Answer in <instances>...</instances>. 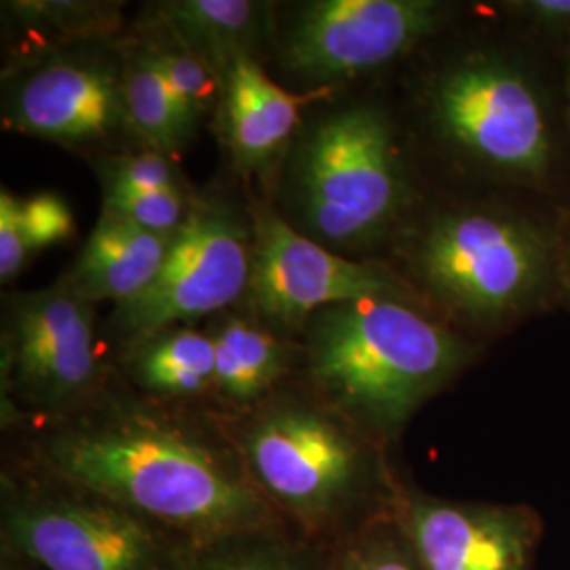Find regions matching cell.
I'll use <instances>...</instances> for the list:
<instances>
[{
    "mask_svg": "<svg viewBox=\"0 0 570 570\" xmlns=\"http://www.w3.org/2000/svg\"><path fill=\"white\" fill-rule=\"evenodd\" d=\"M327 570H423L395 510L383 511L330 550Z\"/></svg>",
    "mask_w": 570,
    "mask_h": 570,
    "instance_id": "21",
    "label": "cell"
},
{
    "mask_svg": "<svg viewBox=\"0 0 570 570\" xmlns=\"http://www.w3.org/2000/svg\"><path fill=\"white\" fill-rule=\"evenodd\" d=\"M428 115L454 153L513 180H537L551 164L548 106L529 75L497 53H469L431 82Z\"/></svg>",
    "mask_w": 570,
    "mask_h": 570,
    "instance_id": "7",
    "label": "cell"
},
{
    "mask_svg": "<svg viewBox=\"0 0 570 570\" xmlns=\"http://www.w3.org/2000/svg\"><path fill=\"white\" fill-rule=\"evenodd\" d=\"M94 400L42 438L45 471L188 541L282 522L230 440L138 402Z\"/></svg>",
    "mask_w": 570,
    "mask_h": 570,
    "instance_id": "1",
    "label": "cell"
},
{
    "mask_svg": "<svg viewBox=\"0 0 570 570\" xmlns=\"http://www.w3.org/2000/svg\"><path fill=\"white\" fill-rule=\"evenodd\" d=\"M104 188L131 190H171L180 188V178L171 159L155 150L106 157L100 165Z\"/></svg>",
    "mask_w": 570,
    "mask_h": 570,
    "instance_id": "25",
    "label": "cell"
},
{
    "mask_svg": "<svg viewBox=\"0 0 570 570\" xmlns=\"http://www.w3.org/2000/svg\"><path fill=\"white\" fill-rule=\"evenodd\" d=\"M429 0H315L285 32V70L313 87L355 79L406 56L440 26Z\"/></svg>",
    "mask_w": 570,
    "mask_h": 570,
    "instance_id": "11",
    "label": "cell"
},
{
    "mask_svg": "<svg viewBox=\"0 0 570 570\" xmlns=\"http://www.w3.org/2000/svg\"><path fill=\"white\" fill-rule=\"evenodd\" d=\"M127 370L150 395L197 397L216 385V343L212 334L171 327L131 346Z\"/></svg>",
    "mask_w": 570,
    "mask_h": 570,
    "instance_id": "19",
    "label": "cell"
},
{
    "mask_svg": "<svg viewBox=\"0 0 570 570\" xmlns=\"http://www.w3.org/2000/svg\"><path fill=\"white\" fill-rule=\"evenodd\" d=\"M567 285L570 287V261L569 265H567Z\"/></svg>",
    "mask_w": 570,
    "mask_h": 570,
    "instance_id": "29",
    "label": "cell"
},
{
    "mask_svg": "<svg viewBox=\"0 0 570 570\" xmlns=\"http://www.w3.org/2000/svg\"><path fill=\"white\" fill-rule=\"evenodd\" d=\"M407 197L393 122L376 106L353 104L330 112L294 148V228L336 254L383 239Z\"/></svg>",
    "mask_w": 570,
    "mask_h": 570,
    "instance_id": "4",
    "label": "cell"
},
{
    "mask_svg": "<svg viewBox=\"0 0 570 570\" xmlns=\"http://www.w3.org/2000/svg\"><path fill=\"white\" fill-rule=\"evenodd\" d=\"M330 550L279 522L193 541L176 570H327Z\"/></svg>",
    "mask_w": 570,
    "mask_h": 570,
    "instance_id": "18",
    "label": "cell"
},
{
    "mask_svg": "<svg viewBox=\"0 0 570 570\" xmlns=\"http://www.w3.org/2000/svg\"><path fill=\"white\" fill-rule=\"evenodd\" d=\"M216 343V393L242 412L261 406L289 364V346L277 332L228 315L212 334Z\"/></svg>",
    "mask_w": 570,
    "mask_h": 570,
    "instance_id": "17",
    "label": "cell"
},
{
    "mask_svg": "<svg viewBox=\"0 0 570 570\" xmlns=\"http://www.w3.org/2000/svg\"><path fill=\"white\" fill-rule=\"evenodd\" d=\"M146 49L164 75L171 98L178 106L186 134L193 136L199 121L220 102L218 75L190 49H186L174 35L171 41L165 45H150Z\"/></svg>",
    "mask_w": 570,
    "mask_h": 570,
    "instance_id": "22",
    "label": "cell"
},
{
    "mask_svg": "<svg viewBox=\"0 0 570 570\" xmlns=\"http://www.w3.org/2000/svg\"><path fill=\"white\" fill-rule=\"evenodd\" d=\"M2 119L7 129L51 142H104L129 129L122 68L87 51L45 56L13 77Z\"/></svg>",
    "mask_w": 570,
    "mask_h": 570,
    "instance_id": "12",
    "label": "cell"
},
{
    "mask_svg": "<svg viewBox=\"0 0 570 570\" xmlns=\"http://www.w3.org/2000/svg\"><path fill=\"white\" fill-rule=\"evenodd\" d=\"M254 252L247 301L268 326L303 332L322 308L372 296L407 298L385 268L348 261L315 244L268 207L254 209Z\"/></svg>",
    "mask_w": 570,
    "mask_h": 570,
    "instance_id": "10",
    "label": "cell"
},
{
    "mask_svg": "<svg viewBox=\"0 0 570 570\" xmlns=\"http://www.w3.org/2000/svg\"><path fill=\"white\" fill-rule=\"evenodd\" d=\"M174 237L148 233L102 212L66 282L89 305L129 303L159 277Z\"/></svg>",
    "mask_w": 570,
    "mask_h": 570,
    "instance_id": "15",
    "label": "cell"
},
{
    "mask_svg": "<svg viewBox=\"0 0 570 570\" xmlns=\"http://www.w3.org/2000/svg\"><path fill=\"white\" fill-rule=\"evenodd\" d=\"M423 570H532L541 520L524 505L400 490L393 503Z\"/></svg>",
    "mask_w": 570,
    "mask_h": 570,
    "instance_id": "13",
    "label": "cell"
},
{
    "mask_svg": "<svg viewBox=\"0 0 570 570\" xmlns=\"http://www.w3.org/2000/svg\"><path fill=\"white\" fill-rule=\"evenodd\" d=\"M252 252V225L230 205L195 199L159 277L134 301L115 306L112 330L131 348L233 305L247 292Z\"/></svg>",
    "mask_w": 570,
    "mask_h": 570,
    "instance_id": "8",
    "label": "cell"
},
{
    "mask_svg": "<svg viewBox=\"0 0 570 570\" xmlns=\"http://www.w3.org/2000/svg\"><path fill=\"white\" fill-rule=\"evenodd\" d=\"M429 294L473 324H497L529 306L548 279L550 239L539 226L490 207L446 209L407 247Z\"/></svg>",
    "mask_w": 570,
    "mask_h": 570,
    "instance_id": "5",
    "label": "cell"
},
{
    "mask_svg": "<svg viewBox=\"0 0 570 570\" xmlns=\"http://www.w3.org/2000/svg\"><path fill=\"white\" fill-rule=\"evenodd\" d=\"M32 247L21 223V199L2 188L0 195V279L13 282L32 256Z\"/></svg>",
    "mask_w": 570,
    "mask_h": 570,
    "instance_id": "27",
    "label": "cell"
},
{
    "mask_svg": "<svg viewBox=\"0 0 570 570\" xmlns=\"http://www.w3.org/2000/svg\"><path fill=\"white\" fill-rule=\"evenodd\" d=\"M122 85L129 131L146 144V150L174 159L190 136L184 129L164 75L146 47L125 61Z\"/></svg>",
    "mask_w": 570,
    "mask_h": 570,
    "instance_id": "20",
    "label": "cell"
},
{
    "mask_svg": "<svg viewBox=\"0 0 570 570\" xmlns=\"http://www.w3.org/2000/svg\"><path fill=\"white\" fill-rule=\"evenodd\" d=\"M165 28L218 75L239 56L256 58L271 4L252 0H171L159 4Z\"/></svg>",
    "mask_w": 570,
    "mask_h": 570,
    "instance_id": "16",
    "label": "cell"
},
{
    "mask_svg": "<svg viewBox=\"0 0 570 570\" xmlns=\"http://www.w3.org/2000/svg\"><path fill=\"white\" fill-rule=\"evenodd\" d=\"M308 96L289 94L252 56H239L220 75V127L242 171H261L294 136Z\"/></svg>",
    "mask_w": 570,
    "mask_h": 570,
    "instance_id": "14",
    "label": "cell"
},
{
    "mask_svg": "<svg viewBox=\"0 0 570 570\" xmlns=\"http://www.w3.org/2000/svg\"><path fill=\"white\" fill-rule=\"evenodd\" d=\"M193 207L183 188L131 190L104 188V214L157 235H176Z\"/></svg>",
    "mask_w": 570,
    "mask_h": 570,
    "instance_id": "24",
    "label": "cell"
},
{
    "mask_svg": "<svg viewBox=\"0 0 570 570\" xmlns=\"http://www.w3.org/2000/svg\"><path fill=\"white\" fill-rule=\"evenodd\" d=\"M100 379L91 305L66 277L9 301L2 391L16 404L63 416L96 397Z\"/></svg>",
    "mask_w": 570,
    "mask_h": 570,
    "instance_id": "9",
    "label": "cell"
},
{
    "mask_svg": "<svg viewBox=\"0 0 570 570\" xmlns=\"http://www.w3.org/2000/svg\"><path fill=\"white\" fill-rule=\"evenodd\" d=\"M21 223L32 252L60 244L72 233L70 209L53 193L21 199Z\"/></svg>",
    "mask_w": 570,
    "mask_h": 570,
    "instance_id": "26",
    "label": "cell"
},
{
    "mask_svg": "<svg viewBox=\"0 0 570 570\" xmlns=\"http://www.w3.org/2000/svg\"><path fill=\"white\" fill-rule=\"evenodd\" d=\"M311 393L376 442L468 366V343L410 301L372 296L313 313L305 330Z\"/></svg>",
    "mask_w": 570,
    "mask_h": 570,
    "instance_id": "3",
    "label": "cell"
},
{
    "mask_svg": "<svg viewBox=\"0 0 570 570\" xmlns=\"http://www.w3.org/2000/svg\"><path fill=\"white\" fill-rule=\"evenodd\" d=\"M21 23L60 32L66 39H98L110 35L121 16V4L110 2H9Z\"/></svg>",
    "mask_w": 570,
    "mask_h": 570,
    "instance_id": "23",
    "label": "cell"
},
{
    "mask_svg": "<svg viewBox=\"0 0 570 570\" xmlns=\"http://www.w3.org/2000/svg\"><path fill=\"white\" fill-rule=\"evenodd\" d=\"M26 487L4 480L2 532L41 570H176L193 543L47 471Z\"/></svg>",
    "mask_w": 570,
    "mask_h": 570,
    "instance_id": "6",
    "label": "cell"
},
{
    "mask_svg": "<svg viewBox=\"0 0 570 570\" xmlns=\"http://www.w3.org/2000/svg\"><path fill=\"white\" fill-rule=\"evenodd\" d=\"M532 20L550 26H570V0H530L518 4Z\"/></svg>",
    "mask_w": 570,
    "mask_h": 570,
    "instance_id": "28",
    "label": "cell"
},
{
    "mask_svg": "<svg viewBox=\"0 0 570 570\" xmlns=\"http://www.w3.org/2000/svg\"><path fill=\"white\" fill-rule=\"evenodd\" d=\"M228 440L266 503L317 543L334 546L391 510L400 492L381 442L315 393H273Z\"/></svg>",
    "mask_w": 570,
    "mask_h": 570,
    "instance_id": "2",
    "label": "cell"
}]
</instances>
